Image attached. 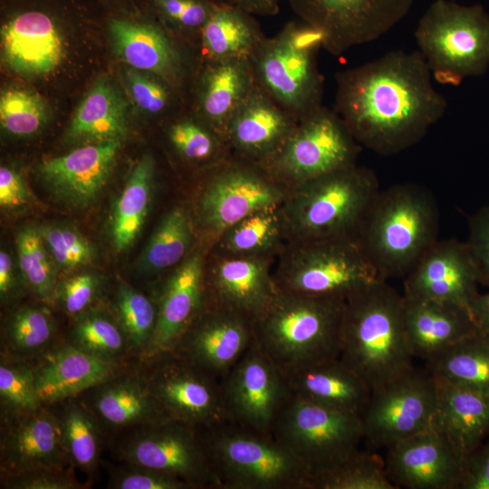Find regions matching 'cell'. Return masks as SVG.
<instances>
[{
	"mask_svg": "<svg viewBox=\"0 0 489 489\" xmlns=\"http://www.w3.org/2000/svg\"><path fill=\"white\" fill-rule=\"evenodd\" d=\"M208 251L198 244L161 286L157 300V326L143 356L145 360L172 350L187 326L207 304L205 262Z\"/></svg>",
	"mask_w": 489,
	"mask_h": 489,
	"instance_id": "24",
	"label": "cell"
},
{
	"mask_svg": "<svg viewBox=\"0 0 489 489\" xmlns=\"http://www.w3.org/2000/svg\"><path fill=\"white\" fill-rule=\"evenodd\" d=\"M62 17L42 1L10 5L0 29L5 65L24 77L53 73L65 55Z\"/></svg>",
	"mask_w": 489,
	"mask_h": 489,
	"instance_id": "18",
	"label": "cell"
},
{
	"mask_svg": "<svg viewBox=\"0 0 489 489\" xmlns=\"http://www.w3.org/2000/svg\"><path fill=\"white\" fill-rule=\"evenodd\" d=\"M471 312L479 331L489 337V292L477 294L472 302Z\"/></svg>",
	"mask_w": 489,
	"mask_h": 489,
	"instance_id": "59",
	"label": "cell"
},
{
	"mask_svg": "<svg viewBox=\"0 0 489 489\" xmlns=\"http://www.w3.org/2000/svg\"><path fill=\"white\" fill-rule=\"evenodd\" d=\"M273 276L281 291L341 301L380 280L356 238L287 243Z\"/></svg>",
	"mask_w": 489,
	"mask_h": 489,
	"instance_id": "8",
	"label": "cell"
},
{
	"mask_svg": "<svg viewBox=\"0 0 489 489\" xmlns=\"http://www.w3.org/2000/svg\"><path fill=\"white\" fill-rule=\"evenodd\" d=\"M53 332V319L46 309L23 308L17 311L9 321V347L18 354H32L46 347Z\"/></svg>",
	"mask_w": 489,
	"mask_h": 489,
	"instance_id": "49",
	"label": "cell"
},
{
	"mask_svg": "<svg viewBox=\"0 0 489 489\" xmlns=\"http://www.w3.org/2000/svg\"><path fill=\"white\" fill-rule=\"evenodd\" d=\"M276 257L227 255L209 249L205 262L207 303L253 321L278 292L273 276Z\"/></svg>",
	"mask_w": 489,
	"mask_h": 489,
	"instance_id": "20",
	"label": "cell"
},
{
	"mask_svg": "<svg viewBox=\"0 0 489 489\" xmlns=\"http://www.w3.org/2000/svg\"><path fill=\"white\" fill-rule=\"evenodd\" d=\"M91 389L94 391L91 412L110 427H139L171 418L150 393L141 375L119 373Z\"/></svg>",
	"mask_w": 489,
	"mask_h": 489,
	"instance_id": "33",
	"label": "cell"
},
{
	"mask_svg": "<svg viewBox=\"0 0 489 489\" xmlns=\"http://www.w3.org/2000/svg\"><path fill=\"white\" fill-rule=\"evenodd\" d=\"M128 131V103L110 80L98 79L79 103L65 133L72 143L122 141Z\"/></svg>",
	"mask_w": 489,
	"mask_h": 489,
	"instance_id": "34",
	"label": "cell"
},
{
	"mask_svg": "<svg viewBox=\"0 0 489 489\" xmlns=\"http://www.w3.org/2000/svg\"><path fill=\"white\" fill-rule=\"evenodd\" d=\"M323 34L302 21H290L263 40L251 56L255 85L297 121L322 104L324 80L318 68Z\"/></svg>",
	"mask_w": 489,
	"mask_h": 489,
	"instance_id": "7",
	"label": "cell"
},
{
	"mask_svg": "<svg viewBox=\"0 0 489 489\" xmlns=\"http://www.w3.org/2000/svg\"><path fill=\"white\" fill-rule=\"evenodd\" d=\"M166 135L174 151L183 160L204 171L232 157L223 138L194 112L169 122Z\"/></svg>",
	"mask_w": 489,
	"mask_h": 489,
	"instance_id": "40",
	"label": "cell"
},
{
	"mask_svg": "<svg viewBox=\"0 0 489 489\" xmlns=\"http://www.w3.org/2000/svg\"><path fill=\"white\" fill-rule=\"evenodd\" d=\"M434 195L416 183L380 190L368 207L356 239L379 278L406 277L438 240Z\"/></svg>",
	"mask_w": 489,
	"mask_h": 489,
	"instance_id": "3",
	"label": "cell"
},
{
	"mask_svg": "<svg viewBox=\"0 0 489 489\" xmlns=\"http://www.w3.org/2000/svg\"><path fill=\"white\" fill-rule=\"evenodd\" d=\"M1 435V470L5 475L44 468H66L59 418L44 408L7 418Z\"/></svg>",
	"mask_w": 489,
	"mask_h": 489,
	"instance_id": "26",
	"label": "cell"
},
{
	"mask_svg": "<svg viewBox=\"0 0 489 489\" xmlns=\"http://www.w3.org/2000/svg\"><path fill=\"white\" fill-rule=\"evenodd\" d=\"M478 284L465 242L437 240L405 277L403 295L448 302L471 311Z\"/></svg>",
	"mask_w": 489,
	"mask_h": 489,
	"instance_id": "23",
	"label": "cell"
},
{
	"mask_svg": "<svg viewBox=\"0 0 489 489\" xmlns=\"http://www.w3.org/2000/svg\"><path fill=\"white\" fill-rule=\"evenodd\" d=\"M98 419L83 404L71 401L59 418L63 447L70 463L82 472L96 467L101 452Z\"/></svg>",
	"mask_w": 489,
	"mask_h": 489,
	"instance_id": "41",
	"label": "cell"
},
{
	"mask_svg": "<svg viewBox=\"0 0 489 489\" xmlns=\"http://www.w3.org/2000/svg\"><path fill=\"white\" fill-rule=\"evenodd\" d=\"M192 83L194 113L225 140L232 116L255 85L250 60L199 62Z\"/></svg>",
	"mask_w": 489,
	"mask_h": 489,
	"instance_id": "28",
	"label": "cell"
},
{
	"mask_svg": "<svg viewBox=\"0 0 489 489\" xmlns=\"http://www.w3.org/2000/svg\"><path fill=\"white\" fill-rule=\"evenodd\" d=\"M312 481L351 457L364 440L362 417L290 395L272 429Z\"/></svg>",
	"mask_w": 489,
	"mask_h": 489,
	"instance_id": "11",
	"label": "cell"
},
{
	"mask_svg": "<svg viewBox=\"0 0 489 489\" xmlns=\"http://www.w3.org/2000/svg\"><path fill=\"white\" fill-rule=\"evenodd\" d=\"M29 191L22 176L7 167L0 168V205L3 208L14 209L25 205Z\"/></svg>",
	"mask_w": 489,
	"mask_h": 489,
	"instance_id": "57",
	"label": "cell"
},
{
	"mask_svg": "<svg viewBox=\"0 0 489 489\" xmlns=\"http://www.w3.org/2000/svg\"><path fill=\"white\" fill-rule=\"evenodd\" d=\"M116 361L91 355L72 344L60 346L34 368L37 395L44 405L72 398L120 373Z\"/></svg>",
	"mask_w": 489,
	"mask_h": 489,
	"instance_id": "30",
	"label": "cell"
},
{
	"mask_svg": "<svg viewBox=\"0 0 489 489\" xmlns=\"http://www.w3.org/2000/svg\"><path fill=\"white\" fill-rule=\"evenodd\" d=\"M405 322L404 298L377 280L345 302L340 359L372 392L414 369Z\"/></svg>",
	"mask_w": 489,
	"mask_h": 489,
	"instance_id": "2",
	"label": "cell"
},
{
	"mask_svg": "<svg viewBox=\"0 0 489 489\" xmlns=\"http://www.w3.org/2000/svg\"><path fill=\"white\" fill-rule=\"evenodd\" d=\"M14 287L12 259L5 251L0 252V293L6 298Z\"/></svg>",
	"mask_w": 489,
	"mask_h": 489,
	"instance_id": "60",
	"label": "cell"
},
{
	"mask_svg": "<svg viewBox=\"0 0 489 489\" xmlns=\"http://www.w3.org/2000/svg\"><path fill=\"white\" fill-rule=\"evenodd\" d=\"M252 343L250 319L207 303L172 350L221 379Z\"/></svg>",
	"mask_w": 489,
	"mask_h": 489,
	"instance_id": "22",
	"label": "cell"
},
{
	"mask_svg": "<svg viewBox=\"0 0 489 489\" xmlns=\"http://www.w3.org/2000/svg\"><path fill=\"white\" fill-rule=\"evenodd\" d=\"M297 122L254 85L232 116L225 141L233 157L258 164L278 149Z\"/></svg>",
	"mask_w": 489,
	"mask_h": 489,
	"instance_id": "27",
	"label": "cell"
},
{
	"mask_svg": "<svg viewBox=\"0 0 489 489\" xmlns=\"http://www.w3.org/2000/svg\"><path fill=\"white\" fill-rule=\"evenodd\" d=\"M287 244L281 204L259 209L225 230L210 250L227 255L277 256Z\"/></svg>",
	"mask_w": 489,
	"mask_h": 489,
	"instance_id": "36",
	"label": "cell"
},
{
	"mask_svg": "<svg viewBox=\"0 0 489 489\" xmlns=\"http://www.w3.org/2000/svg\"><path fill=\"white\" fill-rule=\"evenodd\" d=\"M288 192L260 166L233 156L204 171L189 206L198 243L210 249L229 227L259 209L282 204Z\"/></svg>",
	"mask_w": 489,
	"mask_h": 489,
	"instance_id": "10",
	"label": "cell"
},
{
	"mask_svg": "<svg viewBox=\"0 0 489 489\" xmlns=\"http://www.w3.org/2000/svg\"><path fill=\"white\" fill-rule=\"evenodd\" d=\"M459 489H489V436L466 456Z\"/></svg>",
	"mask_w": 489,
	"mask_h": 489,
	"instance_id": "56",
	"label": "cell"
},
{
	"mask_svg": "<svg viewBox=\"0 0 489 489\" xmlns=\"http://www.w3.org/2000/svg\"><path fill=\"white\" fill-rule=\"evenodd\" d=\"M146 362L141 377L169 417L197 428L225 420L219 379L173 350Z\"/></svg>",
	"mask_w": 489,
	"mask_h": 489,
	"instance_id": "13",
	"label": "cell"
},
{
	"mask_svg": "<svg viewBox=\"0 0 489 489\" xmlns=\"http://www.w3.org/2000/svg\"><path fill=\"white\" fill-rule=\"evenodd\" d=\"M301 21L320 30L323 49L340 56L378 40L408 14L413 0H287Z\"/></svg>",
	"mask_w": 489,
	"mask_h": 489,
	"instance_id": "14",
	"label": "cell"
},
{
	"mask_svg": "<svg viewBox=\"0 0 489 489\" xmlns=\"http://www.w3.org/2000/svg\"><path fill=\"white\" fill-rule=\"evenodd\" d=\"M99 279L92 273H83L65 280L56 288L55 298L69 314L82 313L94 300Z\"/></svg>",
	"mask_w": 489,
	"mask_h": 489,
	"instance_id": "55",
	"label": "cell"
},
{
	"mask_svg": "<svg viewBox=\"0 0 489 489\" xmlns=\"http://www.w3.org/2000/svg\"><path fill=\"white\" fill-rule=\"evenodd\" d=\"M19 267L26 285L43 301L52 302L56 292V268L39 228L27 226L16 237Z\"/></svg>",
	"mask_w": 489,
	"mask_h": 489,
	"instance_id": "42",
	"label": "cell"
},
{
	"mask_svg": "<svg viewBox=\"0 0 489 489\" xmlns=\"http://www.w3.org/2000/svg\"><path fill=\"white\" fill-rule=\"evenodd\" d=\"M437 406L436 379L416 368L372 392L362 416L364 441L371 448L393 444L432 427Z\"/></svg>",
	"mask_w": 489,
	"mask_h": 489,
	"instance_id": "15",
	"label": "cell"
},
{
	"mask_svg": "<svg viewBox=\"0 0 489 489\" xmlns=\"http://www.w3.org/2000/svg\"><path fill=\"white\" fill-rule=\"evenodd\" d=\"M290 395L350 414L363 416L369 386L340 358L283 372Z\"/></svg>",
	"mask_w": 489,
	"mask_h": 489,
	"instance_id": "31",
	"label": "cell"
},
{
	"mask_svg": "<svg viewBox=\"0 0 489 489\" xmlns=\"http://www.w3.org/2000/svg\"><path fill=\"white\" fill-rule=\"evenodd\" d=\"M220 489H310V475L272 434L229 421L198 427Z\"/></svg>",
	"mask_w": 489,
	"mask_h": 489,
	"instance_id": "6",
	"label": "cell"
},
{
	"mask_svg": "<svg viewBox=\"0 0 489 489\" xmlns=\"http://www.w3.org/2000/svg\"><path fill=\"white\" fill-rule=\"evenodd\" d=\"M345 302L278 289L253 321V341L283 372L340 358Z\"/></svg>",
	"mask_w": 489,
	"mask_h": 489,
	"instance_id": "4",
	"label": "cell"
},
{
	"mask_svg": "<svg viewBox=\"0 0 489 489\" xmlns=\"http://www.w3.org/2000/svg\"><path fill=\"white\" fill-rule=\"evenodd\" d=\"M47 120V106L39 94L21 88L2 91L0 125L6 133L17 137L34 135L41 130Z\"/></svg>",
	"mask_w": 489,
	"mask_h": 489,
	"instance_id": "46",
	"label": "cell"
},
{
	"mask_svg": "<svg viewBox=\"0 0 489 489\" xmlns=\"http://www.w3.org/2000/svg\"><path fill=\"white\" fill-rule=\"evenodd\" d=\"M414 36L431 72L444 83L482 75L489 67V14L480 5L436 0Z\"/></svg>",
	"mask_w": 489,
	"mask_h": 489,
	"instance_id": "9",
	"label": "cell"
},
{
	"mask_svg": "<svg viewBox=\"0 0 489 489\" xmlns=\"http://www.w3.org/2000/svg\"><path fill=\"white\" fill-rule=\"evenodd\" d=\"M147 9L178 38L193 35L199 41L202 28L216 3L211 0H145Z\"/></svg>",
	"mask_w": 489,
	"mask_h": 489,
	"instance_id": "48",
	"label": "cell"
},
{
	"mask_svg": "<svg viewBox=\"0 0 489 489\" xmlns=\"http://www.w3.org/2000/svg\"><path fill=\"white\" fill-rule=\"evenodd\" d=\"M113 8L123 9L131 7L135 5L136 0H98Z\"/></svg>",
	"mask_w": 489,
	"mask_h": 489,
	"instance_id": "61",
	"label": "cell"
},
{
	"mask_svg": "<svg viewBox=\"0 0 489 489\" xmlns=\"http://www.w3.org/2000/svg\"><path fill=\"white\" fill-rule=\"evenodd\" d=\"M404 298V322L414 357L426 361L479 331L469 309L455 303Z\"/></svg>",
	"mask_w": 489,
	"mask_h": 489,
	"instance_id": "29",
	"label": "cell"
},
{
	"mask_svg": "<svg viewBox=\"0 0 489 489\" xmlns=\"http://www.w3.org/2000/svg\"><path fill=\"white\" fill-rule=\"evenodd\" d=\"M466 456L433 427L387 448L384 460L396 488L459 489Z\"/></svg>",
	"mask_w": 489,
	"mask_h": 489,
	"instance_id": "21",
	"label": "cell"
},
{
	"mask_svg": "<svg viewBox=\"0 0 489 489\" xmlns=\"http://www.w3.org/2000/svg\"><path fill=\"white\" fill-rule=\"evenodd\" d=\"M225 420L272 434L275 419L290 397L283 371L252 343L220 379Z\"/></svg>",
	"mask_w": 489,
	"mask_h": 489,
	"instance_id": "19",
	"label": "cell"
},
{
	"mask_svg": "<svg viewBox=\"0 0 489 489\" xmlns=\"http://www.w3.org/2000/svg\"><path fill=\"white\" fill-rule=\"evenodd\" d=\"M453 1H455V0H453Z\"/></svg>",
	"mask_w": 489,
	"mask_h": 489,
	"instance_id": "62",
	"label": "cell"
},
{
	"mask_svg": "<svg viewBox=\"0 0 489 489\" xmlns=\"http://www.w3.org/2000/svg\"><path fill=\"white\" fill-rule=\"evenodd\" d=\"M125 79L135 104L149 115L165 114L180 91L154 74L132 68L126 71Z\"/></svg>",
	"mask_w": 489,
	"mask_h": 489,
	"instance_id": "51",
	"label": "cell"
},
{
	"mask_svg": "<svg viewBox=\"0 0 489 489\" xmlns=\"http://www.w3.org/2000/svg\"><path fill=\"white\" fill-rule=\"evenodd\" d=\"M379 191L376 173L357 164L290 190L281 204L287 243L356 238Z\"/></svg>",
	"mask_w": 489,
	"mask_h": 489,
	"instance_id": "5",
	"label": "cell"
},
{
	"mask_svg": "<svg viewBox=\"0 0 489 489\" xmlns=\"http://www.w3.org/2000/svg\"><path fill=\"white\" fill-rule=\"evenodd\" d=\"M155 172V159L150 154L144 155L132 169L115 205L110 231L118 252L132 245L144 225L151 201Z\"/></svg>",
	"mask_w": 489,
	"mask_h": 489,
	"instance_id": "37",
	"label": "cell"
},
{
	"mask_svg": "<svg viewBox=\"0 0 489 489\" xmlns=\"http://www.w3.org/2000/svg\"><path fill=\"white\" fill-rule=\"evenodd\" d=\"M435 379L437 406L432 427L467 456L489 436V396Z\"/></svg>",
	"mask_w": 489,
	"mask_h": 489,
	"instance_id": "32",
	"label": "cell"
},
{
	"mask_svg": "<svg viewBox=\"0 0 489 489\" xmlns=\"http://www.w3.org/2000/svg\"><path fill=\"white\" fill-rule=\"evenodd\" d=\"M106 30L116 55L132 69L154 74L182 91L194 66L178 37L151 14L111 13Z\"/></svg>",
	"mask_w": 489,
	"mask_h": 489,
	"instance_id": "17",
	"label": "cell"
},
{
	"mask_svg": "<svg viewBox=\"0 0 489 489\" xmlns=\"http://www.w3.org/2000/svg\"><path fill=\"white\" fill-rule=\"evenodd\" d=\"M115 308L129 348L141 352L143 357L156 330L158 304L123 283L117 289Z\"/></svg>",
	"mask_w": 489,
	"mask_h": 489,
	"instance_id": "44",
	"label": "cell"
},
{
	"mask_svg": "<svg viewBox=\"0 0 489 489\" xmlns=\"http://www.w3.org/2000/svg\"><path fill=\"white\" fill-rule=\"evenodd\" d=\"M465 244L475 263L479 283L489 286V204L470 216Z\"/></svg>",
	"mask_w": 489,
	"mask_h": 489,
	"instance_id": "54",
	"label": "cell"
},
{
	"mask_svg": "<svg viewBox=\"0 0 489 489\" xmlns=\"http://www.w3.org/2000/svg\"><path fill=\"white\" fill-rule=\"evenodd\" d=\"M242 9L254 16H273L280 12L281 0H211Z\"/></svg>",
	"mask_w": 489,
	"mask_h": 489,
	"instance_id": "58",
	"label": "cell"
},
{
	"mask_svg": "<svg viewBox=\"0 0 489 489\" xmlns=\"http://www.w3.org/2000/svg\"><path fill=\"white\" fill-rule=\"evenodd\" d=\"M360 145L340 117L323 105L299 120L260 166L288 191L356 164Z\"/></svg>",
	"mask_w": 489,
	"mask_h": 489,
	"instance_id": "12",
	"label": "cell"
},
{
	"mask_svg": "<svg viewBox=\"0 0 489 489\" xmlns=\"http://www.w3.org/2000/svg\"><path fill=\"white\" fill-rule=\"evenodd\" d=\"M129 464L114 472L110 487L116 489H189L183 481L145 466Z\"/></svg>",
	"mask_w": 489,
	"mask_h": 489,
	"instance_id": "52",
	"label": "cell"
},
{
	"mask_svg": "<svg viewBox=\"0 0 489 489\" xmlns=\"http://www.w3.org/2000/svg\"><path fill=\"white\" fill-rule=\"evenodd\" d=\"M264 38L254 15L216 4L199 36L198 61L250 59Z\"/></svg>",
	"mask_w": 489,
	"mask_h": 489,
	"instance_id": "35",
	"label": "cell"
},
{
	"mask_svg": "<svg viewBox=\"0 0 489 489\" xmlns=\"http://www.w3.org/2000/svg\"><path fill=\"white\" fill-rule=\"evenodd\" d=\"M431 74L420 52H388L335 74L334 111L360 146L382 156L398 154L446 111Z\"/></svg>",
	"mask_w": 489,
	"mask_h": 489,
	"instance_id": "1",
	"label": "cell"
},
{
	"mask_svg": "<svg viewBox=\"0 0 489 489\" xmlns=\"http://www.w3.org/2000/svg\"><path fill=\"white\" fill-rule=\"evenodd\" d=\"M121 141L82 145L72 152L43 160V182L60 200L82 207L96 199L114 168Z\"/></svg>",
	"mask_w": 489,
	"mask_h": 489,
	"instance_id": "25",
	"label": "cell"
},
{
	"mask_svg": "<svg viewBox=\"0 0 489 489\" xmlns=\"http://www.w3.org/2000/svg\"><path fill=\"white\" fill-rule=\"evenodd\" d=\"M311 489H396L385 462L371 451L360 449L334 469L315 477Z\"/></svg>",
	"mask_w": 489,
	"mask_h": 489,
	"instance_id": "43",
	"label": "cell"
},
{
	"mask_svg": "<svg viewBox=\"0 0 489 489\" xmlns=\"http://www.w3.org/2000/svg\"><path fill=\"white\" fill-rule=\"evenodd\" d=\"M0 401L2 414L6 419L42 408L43 405L35 388L34 368L24 362L2 359Z\"/></svg>",
	"mask_w": 489,
	"mask_h": 489,
	"instance_id": "47",
	"label": "cell"
},
{
	"mask_svg": "<svg viewBox=\"0 0 489 489\" xmlns=\"http://www.w3.org/2000/svg\"><path fill=\"white\" fill-rule=\"evenodd\" d=\"M71 344L91 355L116 362L129 348L120 324L97 311L82 314L76 321Z\"/></svg>",
	"mask_w": 489,
	"mask_h": 489,
	"instance_id": "45",
	"label": "cell"
},
{
	"mask_svg": "<svg viewBox=\"0 0 489 489\" xmlns=\"http://www.w3.org/2000/svg\"><path fill=\"white\" fill-rule=\"evenodd\" d=\"M120 450L127 463L175 476L189 489H220L198 428L183 421L168 418L139 427Z\"/></svg>",
	"mask_w": 489,
	"mask_h": 489,
	"instance_id": "16",
	"label": "cell"
},
{
	"mask_svg": "<svg viewBox=\"0 0 489 489\" xmlns=\"http://www.w3.org/2000/svg\"><path fill=\"white\" fill-rule=\"evenodd\" d=\"M5 488L10 489H79V483L72 469L44 468L5 475Z\"/></svg>",
	"mask_w": 489,
	"mask_h": 489,
	"instance_id": "53",
	"label": "cell"
},
{
	"mask_svg": "<svg viewBox=\"0 0 489 489\" xmlns=\"http://www.w3.org/2000/svg\"><path fill=\"white\" fill-rule=\"evenodd\" d=\"M435 378L489 396V337L472 334L427 360Z\"/></svg>",
	"mask_w": 489,
	"mask_h": 489,
	"instance_id": "38",
	"label": "cell"
},
{
	"mask_svg": "<svg viewBox=\"0 0 489 489\" xmlns=\"http://www.w3.org/2000/svg\"><path fill=\"white\" fill-rule=\"evenodd\" d=\"M189 206H177L160 220L141 259L142 269L158 273L180 264L198 244Z\"/></svg>",
	"mask_w": 489,
	"mask_h": 489,
	"instance_id": "39",
	"label": "cell"
},
{
	"mask_svg": "<svg viewBox=\"0 0 489 489\" xmlns=\"http://www.w3.org/2000/svg\"><path fill=\"white\" fill-rule=\"evenodd\" d=\"M39 231L55 264L61 269L72 271L92 260L91 244L77 230L63 225H47L39 227Z\"/></svg>",
	"mask_w": 489,
	"mask_h": 489,
	"instance_id": "50",
	"label": "cell"
}]
</instances>
